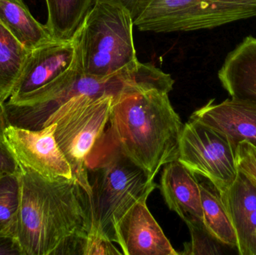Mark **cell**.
<instances>
[{"instance_id": "14", "label": "cell", "mask_w": 256, "mask_h": 255, "mask_svg": "<svg viewBox=\"0 0 256 255\" xmlns=\"http://www.w3.org/2000/svg\"><path fill=\"white\" fill-rule=\"evenodd\" d=\"M218 79L233 99L256 103V37H245L228 53Z\"/></svg>"}, {"instance_id": "2", "label": "cell", "mask_w": 256, "mask_h": 255, "mask_svg": "<svg viewBox=\"0 0 256 255\" xmlns=\"http://www.w3.org/2000/svg\"><path fill=\"white\" fill-rule=\"evenodd\" d=\"M20 168L16 238L24 255H80L92 228L86 192L74 178L50 181Z\"/></svg>"}, {"instance_id": "16", "label": "cell", "mask_w": 256, "mask_h": 255, "mask_svg": "<svg viewBox=\"0 0 256 255\" xmlns=\"http://www.w3.org/2000/svg\"><path fill=\"white\" fill-rule=\"evenodd\" d=\"M46 27L57 40H72L92 7L94 0H46Z\"/></svg>"}, {"instance_id": "23", "label": "cell", "mask_w": 256, "mask_h": 255, "mask_svg": "<svg viewBox=\"0 0 256 255\" xmlns=\"http://www.w3.org/2000/svg\"><path fill=\"white\" fill-rule=\"evenodd\" d=\"M20 166L8 145L0 138V178L7 175H20Z\"/></svg>"}, {"instance_id": "22", "label": "cell", "mask_w": 256, "mask_h": 255, "mask_svg": "<svg viewBox=\"0 0 256 255\" xmlns=\"http://www.w3.org/2000/svg\"><path fill=\"white\" fill-rule=\"evenodd\" d=\"M80 255H123V253L118 251L110 240L90 234L82 244Z\"/></svg>"}, {"instance_id": "19", "label": "cell", "mask_w": 256, "mask_h": 255, "mask_svg": "<svg viewBox=\"0 0 256 255\" xmlns=\"http://www.w3.org/2000/svg\"><path fill=\"white\" fill-rule=\"evenodd\" d=\"M20 205V175L0 178V236L16 237Z\"/></svg>"}, {"instance_id": "18", "label": "cell", "mask_w": 256, "mask_h": 255, "mask_svg": "<svg viewBox=\"0 0 256 255\" xmlns=\"http://www.w3.org/2000/svg\"><path fill=\"white\" fill-rule=\"evenodd\" d=\"M203 224L209 233L222 245L237 248V237L219 193L214 187L200 184Z\"/></svg>"}, {"instance_id": "7", "label": "cell", "mask_w": 256, "mask_h": 255, "mask_svg": "<svg viewBox=\"0 0 256 255\" xmlns=\"http://www.w3.org/2000/svg\"><path fill=\"white\" fill-rule=\"evenodd\" d=\"M178 160L194 175L208 180L219 193L227 190L239 173L236 148L226 136L194 120L184 125Z\"/></svg>"}, {"instance_id": "11", "label": "cell", "mask_w": 256, "mask_h": 255, "mask_svg": "<svg viewBox=\"0 0 256 255\" xmlns=\"http://www.w3.org/2000/svg\"><path fill=\"white\" fill-rule=\"evenodd\" d=\"M190 119L224 133L236 148L244 141L256 148V103L231 98L216 103L212 99Z\"/></svg>"}, {"instance_id": "24", "label": "cell", "mask_w": 256, "mask_h": 255, "mask_svg": "<svg viewBox=\"0 0 256 255\" xmlns=\"http://www.w3.org/2000/svg\"><path fill=\"white\" fill-rule=\"evenodd\" d=\"M94 1H106V2L118 4L127 10L132 16L134 21H135L150 0H94Z\"/></svg>"}, {"instance_id": "3", "label": "cell", "mask_w": 256, "mask_h": 255, "mask_svg": "<svg viewBox=\"0 0 256 255\" xmlns=\"http://www.w3.org/2000/svg\"><path fill=\"white\" fill-rule=\"evenodd\" d=\"M87 167L92 191L90 234L115 243L117 226L123 216L158 186L103 136L88 157Z\"/></svg>"}, {"instance_id": "20", "label": "cell", "mask_w": 256, "mask_h": 255, "mask_svg": "<svg viewBox=\"0 0 256 255\" xmlns=\"http://www.w3.org/2000/svg\"><path fill=\"white\" fill-rule=\"evenodd\" d=\"M186 224L190 233L191 241L184 244V250L180 255L222 254V244L209 233L202 222L191 220L186 222Z\"/></svg>"}, {"instance_id": "25", "label": "cell", "mask_w": 256, "mask_h": 255, "mask_svg": "<svg viewBox=\"0 0 256 255\" xmlns=\"http://www.w3.org/2000/svg\"><path fill=\"white\" fill-rule=\"evenodd\" d=\"M0 255H24L15 236H0Z\"/></svg>"}, {"instance_id": "6", "label": "cell", "mask_w": 256, "mask_h": 255, "mask_svg": "<svg viewBox=\"0 0 256 255\" xmlns=\"http://www.w3.org/2000/svg\"><path fill=\"white\" fill-rule=\"evenodd\" d=\"M115 97L76 96L46 121L56 124V140L72 168L73 178L91 196L87 160L108 127Z\"/></svg>"}, {"instance_id": "15", "label": "cell", "mask_w": 256, "mask_h": 255, "mask_svg": "<svg viewBox=\"0 0 256 255\" xmlns=\"http://www.w3.org/2000/svg\"><path fill=\"white\" fill-rule=\"evenodd\" d=\"M0 22L30 51L55 40L22 0H0Z\"/></svg>"}, {"instance_id": "1", "label": "cell", "mask_w": 256, "mask_h": 255, "mask_svg": "<svg viewBox=\"0 0 256 255\" xmlns=\"http://www.w3.org/2000/svg\"><path fill=\"white\" fill-rule=\"evenodd\" d=\"M174 80L149 64L134 87L114 99L103 135L154 181L162 166L178 160L184 125L168 94Z\"/></svg>"}, {"instance_id": "17", "label": "cell", "mask_w": 256, "mask_h": 255, "mask_svg": "<svg viewBox=\"0 0 256 255\" xmlns=\"http://www.w3.org/2000/svg\"><path fill=\"white\" fill-rule=\"evenodd\" d=\"M30 51L0 22V101L12 95Z\"/></svg>"}, {"instance_id": "26", "label": "cell", "mask_w": 256, "mask_h": 255, "mask_svg": "<svg viewBox=\"0 0 256 255\" xmlns=\"http://www.w3.org/2000/svg\"><path fill=\"white\" fill-rule=\"evenodd\" d=\"M8 126V124L7 119H6L4 103L0 101V138L4 139V130Z\"/></svg>"}, {"instance_id": "8", "label": "cell", "mask_w": 256, "mask_h": 255, "mask_svg": "<svg viewBox=\"0 0 256 255\" xmlns=\"http://www.w3.org/2000/svg\"><path fill=\"white\" fill-rule=\"evenodd\" d=\"M56 124L40 130L8 125L4 139L21 167L50 181L73 178L72 168L56 140Z\"/></svg>"}, {"instance_id": "21", "label": "cell", "mask_w": 256, "mask_h": 255, "mask_svg": "<svg viewBox=\"0 0 256 255\" xmlns=\"http://www.w3.org/2000/svg\"><path fill=\"white\" fill-rule=\"evenodd\" d=\"M236 160L239 173L256 187V148L248 142H240L236 148Z\"/></svg>"}, {"instance_id": "13", "label": "cell", "mask_w": 256, "mask_h": 255, "mask_svg": "<svg viewBox=\"0 0 256 255\" xmlns=\"http://www.w3.org/2000/svg\"><path fill=\"white\" fill-rule=\"evenodd\" d=\"M160 189L168 208L185 223L191 220L203 223L200 183L178 160L164 166Z\"/></svg>"}, {"instance_id": "9", "label": "cell", "mask_w": 256, "mask_h": 255, "mask_svg": "<svg viewBox=\"0 0 256 255\" xmlns=\"http://www.w3.org/2000/svg\"><path fill=\"white\" fill-rule=\"evenodd\" d=\"M75 59L76 46L74 40H54L30 51L7 101H16L46 86L69 70Z\"/></svg>"}, {"instance_id": "5", "label": "cell", "mask_w": 256, "mask_h": 255, "mask_svg": "<svg viewBox=\"0 0 256 255\" xmlns=\"http://www.w3.org/2000/svg\"><path fill=\"white\" fill-rule=\"evenodd\" d=\"M141 74V62L136 67L120 74L98 79L85 74L74 64L66 73L40 89L14 102L4 103L8 125L40 130L50 117L76 96L111 95L116 98L132 88Z\"/></svg>"}, {"instance_id": "12", "label": "cell", "mask_w": 256, "mask_h": 255, "mask_svg": "<svg viewBox=\"0 0 256 255\" xmlns=\"http://www.w3.org/2000/svg\"><path fill=\"white\" fill-rule=\"evenodd\" d=\"M237 237L240 255H256V187L242 174L219 193Z\"/></svg>"}, {"instance_id": "10", "label": "cell", "mask_w": 256, "mask_h": 255, "mask_svg": "<svg viewBox=\"0 0 256 255\" xmlns=\"http://www.w3.org/2000/svg\"><path fill=\"white\" fill-rule=\"evenodd\" d=\"M148 196L132 205L117 226L116 244L126 255H178L147 206Z\"/></svg>"}, {"instance_id": "4", "label": "cell", "mask_w": 256, "mask_h": 255, "mask_svg": "<svg viewBox=\"0 0 256 255\" xmlns=\"http://www.w3.org/2000/svg\"><path fill=\"white\" fill-rule=\"evenodd\" d=\"M134 21L114 3L94 1L73 39L76 62L85 74L105 79L136 67Z\"/></svg>"}]
</instances>
